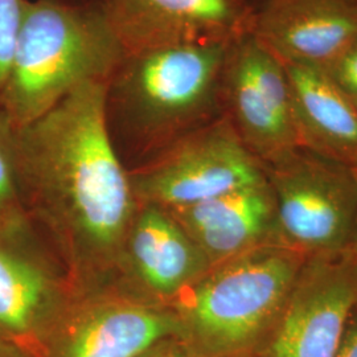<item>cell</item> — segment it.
<instances>
[{
    "instance_id": "obj_1",
    "label": "cell",
    "mask_w": 357,
    "mask_h": 357,
    "mask_svg": "<svg viewBox=\"0 0 357 357\" xmlns=\"http://www.w3.org/2000/svg\"><path fill=\"white\" fill-rule=\"evenodd\" d=\"M107 81L81 85L16 128L29 215L50 231L75 295L112 284L139 208L109 128Z\"/></svg>"
},
{
    "instance_id": "obj_2",
    "label": "cell",
    "mask_w": 357,
    "mask_h": 357,
    "mask_svg": "<svg viewBox=\"0 0 357 357\" xmlns=\"http://www.w3.org/2000/svg\"><path fill=\"white\" fill-rule=\"evenodd\" d=\"M306 259L266 245L209 268L172 305L190 356H258Z\"/></svg>"
},
{
    "instance_id": "obj_3",
    "label": "cell",
    "mask_w": 357,
    "mask_h": 357,
    "mask_svg": "<svg viewBox=\"0 0 357 357\" xmlns=\"http://www.w3.org/2000/svg\"><path fill=\"white\" fill-rule=\"evenodd\" d=\"M125 53L102 10L26 0L0 110L23 128L81 85L109 78Z\"/></svg>"
},
{
    "instance_id": "obj_4",
    "label": "cell",
    "mask_w": 357,
    "mask_h": 357,
    "mask_svg": "<svg viewBox=\"0 0 357 357\" xmlns=\"http://www.w3.org/2000/svg\"><path fill=\"white\" fill-rule=\"evenodd\" d=\"M231 40L126 52L107 81L109 122L144 151L166 150L212 103Z\"/></svg>"
},
{
    "instance_id": "obj_5",
    "label": "cell",
    "mask_w": 357,
    "mask_h": 357,
    "mask_svg": "<svg viewBox=\"0 0 357 357\" xmlns=\"http://www.w3.org/2000/svg\"><path fill=\"white\" fill-rule=\"evenodd\" d=\"M128 174L138 204L165 211L268 180L265 167L229 121L193 130Z\"/></svg>"
},
{
    "instance_id": "obj_6",
    "label": "cell",
    "mask_w": 357,
    "mask_h": 357,
    "mask_svg": "<svg viewBox=\"0 0 357 357\" xmlns=\"http://www.w3.org/2000/svg\"><path fill=\"white\" fill-rule=\"evenodd\" d=\"M283 243L310 255H331L357 237V175L321 155L296 149L268 162Z\"/></svg>"
},
{
    "instance_id": "obj_7",
    "label": "cell",
    "mask_w": 357,
    "mask_h": 357,
    "mask_svg": "<svg viewBox=\"0 0 357 357\" xmlns=\"http://www.w3.org/2000/svg\"><path fill=\"white\" fill-rule=\"evenodd\" d=\"M181 336L172 307L142 301L114 286L75 295L41 349L43 357H139Z\"/></svg>"
},
{
    "instance_id": "obj_8",
    "label": "cell",
    "mask_w": 357,
    "mask_h": 357,
    "mask_svg": "<svg viewBox=\"0 0 357 357\" xmlns=\"http://www.w3.org/2000/svg\"><path fill=\"white\" fill-rule=\"evenodd\" d=\"M356 306L355 243L337 253L307 257L281 319L257 357H336Z\"/></svg>"
},
{
    "instance_id": "obj_9",
    "label": "cell",
    "mask_w": 357,
    "mask_h": 357,
    "mask_svg": "<svg viewBox=\"0 0 357 357\" xmlns=\"http://www.w3.org/2000/svg\"><path fill=\"white\" fill-rule=\"evenodd\" d=\"M222 79L231 125L259 160L273 162L302 144L283 64L255 35L230 41Z\"/></svg>"
},
{
    "instance_id": "obj_10",
    "label": "cell",
    "mask_w": 357,
    "mask_h": 357,
    "mask_svg": "<svg viewBox=\"0 0 357 357\" xmlns=\"http://www.w3.org/2000/svg\"><path fill=\"white\" fill-rule=\"evenodd\" d=\"M209 268L174 217L159 206L139 204L121 246L112 286L153 305L172 307Z\"/></svg>"
},
{
    "instance_id": "obj_11",
    "label": "cell",
    "mask_w": 357,
    "mask_h": 357,
    "mask_svg": "<svg viewBox=\"0 0 357 357\" xmlns=\"http://www.w3.org/2000/svg\"><path fill=\"white\" fill-rule=\"evenodd\" d=\"M75 293L31 243L0 238V336L41 355Z\"/></svg>"
},
{
    "instance_id": "obj_12",
    "label": "cell",
    "mask_w": 357,
    "mask_h": 357,
    "mask_svg": "<svg viewBox=\"0 0 357 357\" xmlns=\"http://www.w3.org/2000/svg\"><path fill=\"white\" fill-rule=\"evenodd\" d=\"M167 212L200 249L211 268L261 246L286 245L268 180Z\"/></svg>"
},
{
    "instance_id": "obj_13",
    "label": "cell",
    "mask_w": 357,
    "mask_h": 357,
    "mask_svg": "<svg viewBox=\"0 0 357 357\" xmlns=\"http://www.w3.org/2000/svg\"><path fill=\"white\" fill-rule=\"evenodd\" d=\"M102 13L126 52L231 40L233 0H103Z\"/></svg>"
},
{
    "instance_id": "obj_14",
    "label": "cell",
    "mask_w": 357,
    "mask_h": 357,
    "mask_svg": "<svg viewBox=\"0 0 357 357\" xmlns=\"http://www.w3.org/2000/svg\"><path fill=\"white\" fill-rule=\"evenodd\" d=\"M255 38L282 64L326 69L357 41V7L347 0H271Z\"/></svg>"
},
{
    "instance_id": "obj_15",
    "label": "cell",
    "mask_w": 357,
    "mask_h": 357,
    "mask_svg": "<svg viewBox=\"0 0 357 357\" xmlns=\"http://www.w3.org/2000/svg\"><path fill=\"white\" fill-rule=\"evenodd\" d=\"M302 144L326 158L357 166V107L328 73L310 65L283 64Z\"/></svg>"
},
{
    "instance_id": "obj_16",
    "label": "cell",
    "mask_w": 357,
    "mask_h": 357,
    "mask_svg": "<svg viewBox=\"0 0 357 357\" xmlns=\"http://www.w3.org/2000/svg\"><path fill=\"white\" fill-rule=\"evenodd\" d=\"M29 216L19 167L16 128L0 110V238L31 241Z\"/></svg>"
},
{
    "instance_id": "obj_17",
    "label": "cell",
    "mask_w": 357,
    "mask_h": 357,
    "mask_svg": "<svg viewBox=\"0 0 357 357\" xmlns=\"http://www.w3.org/2000/svg\"><path fill=\"white\" fill-rule=\"evenodd\" d=\"M24 3L26 0H0V90L13 64Z\"/></svg>"
},
{
    "instance_id": "obj_18",
    "label": "cell",
    "mask_w": 357,
    "mask_h": 357,
    "mask_svg": "<svg viewBox=\"0 0 357 357\" xmlns=\"http://www.w3.org/2000/svg\"><path fill=\"white\" fill-rule=\"evenodd\" d=\"M324 70L357 106V41Z\"/></svg>"
},
{
    "instance_id": "obj_19",
    "label": "cell",
    "mask_w": 357,
    "mask_h": 357,
    "mask_svg": "<svg viewBox=\"0 0 357 357\" xmlns=\"http://www.w3.org/2000/svg\"><path fill=\"white\" fill-rule=\"evenodd\" d=\"M336 357H357V306L347 320Z\"/></svg>"
},
{
    "instance_id": "obj_20",
    "label": "cell",
    "mask_w": 357,
    "mask_h": 357,
    "mask_svg": "<svg viewBox=\"0 0 357 357\" xmlns=\"http://www.w3.org/2000/svg\"><path fill=\"white\" fill-rule=\"evenodd\" d=\"M139 357H191L184 343L178 337L166 339L149 351H146Z\"/></svg>"
},
{
    "instance_id": "obj_21",
    "label": "cell",
    "mask_w": 357,
    "mask_h": 357,
    "mask_svg": "<svg viewBox=\"0 0 357 357\" xmlns=\"http://www.w3.org/2000/svg\"><path fill=\"white\" fill-rule=\"evenodd\" d=\"M0 357H43L38 352L0 336Z\"/></svg>"
},
{
    "instance_id": "obj_22",
    "label": "cell",
    "mask_w": 357,
    "mask_h": 357,
    "mask_svg": "<svg viewBox=\"0 0 357 357\" xmlns=\"http://www.w3.org/2000/svg\"><path fill=\"white\" fill-rule=\"evenodd\" d=\"M354 243H355V246H356V249H357V237H356V240H355V241H354Z\"/></svg>"
},
{
    "instance_id": "obj_23",
    "label": "cell",
    "mask_w": 357,
    "mask_h": 357,
    "mask_svg": "<svg viewBox=\"0 0 357 357\" xmlns=\"http://www.w3.org/2000/svg\"><path fill=\"white\" fill-rule=\"evenodd\" d=\"M249 357H255V356H249Z\"/></svg>"
},
{
    "instance_id": "obj_24",
    "label": "cell",
    "mask_w": 357,
    "mask_h": 357,
    "mask_svg": "<svg viewBox=\"0 0 357 357\" xmlns=\"http://www.w3.org/2000/svg\"><path fill=\"white\" fill-rule=\"evenodd\" d=\"M356 107H357V106H356Z\"/></svg>"
},
{
    "instance_id": "obj_25",
    "label": "cell",
    "mask_w": 357,
    "mask_h": 357,
    "mask_svg": "<svg viewBox=\"0 0 357 357\" xmlns=\"http://www.w3.org/2000/svg\"><path fill=\"white\" fill-rule=\"evenodd\" d=\"M357 167V166H356Z\"/></svg>"
}]
</instances>
